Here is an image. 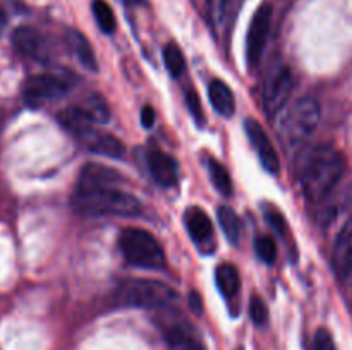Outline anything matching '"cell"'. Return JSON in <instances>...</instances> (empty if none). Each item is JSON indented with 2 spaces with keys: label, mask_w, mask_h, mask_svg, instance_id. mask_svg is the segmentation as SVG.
Instances as JSON below:
<instances>
[{
  "label": "cell",
  "mask_w": 352,
  "mask_h": 350,
  "mask_svg": "<svg viewBox=\"0 0 352 350\" xmlns=\"http://www.w3.org/2000/svg\"><path fill=\"white\" fill-rule=\"evenodd\" d=\"M217 216H219V223L222 226L223 233H226L227 240L237 246L241 239V220L237 213L230 206H220Z\"/></svg>",
  "instance_id": "obj_21"
},
{
  "label": "cell",
  "mask_w": 352,
  "mask_h": 350,
  "mask_svg": "<svg viewBox=\"0 0 352 350\" xmlns=\"http://www.w3.org/2000/svg\"><path fill=\"white\" fill-rule=\"evenodd\" d=\"M148 168L151 172V177L157 180V184L164 187H172L177 184L179 178V165L174 156L164 151H151L148 156Z\"/></svg>",
  "instance_id": "obj_14"
},
{
  "label": "cell",
  "mask_w": 352,
  "mask_h": 350,
  "mask_svg": "<svg viewBox=\"0 0 352 350\" xmlns=\"http://www.w3.org/2000/svg\"><path fill=\"white\" fill-rule=\"evenodd\" d=\"M12 45L23 57L43 60L47 55L45 36L33 26H19L12 33Z\"/></svg>",
  "instance_id": "obj_11"
},
{
  "label": "cell",
  "mask_w": 352,
  "mask_h": 350,
  "mask_svg": "<svg viewBox=\"0 0 352 350\" xmlns=\"http://www.w3.org/2000/svg\"><path fill=\"white\" fill-rule=\"evenodd\" d=\"M230 0H208L210 5V14H212V19L215 24H222L227 17V10H229Z\"/></svg>",
  "instance_id": "obj_29"
},
{
  "label": "cell",
  "mask_w": 352,
  "mask_h": 350,
  "mask_svg": "<svg viewBox=\"0 0 352 350\" xmlns=\"http://www.w3.org/2000/svg\"><path fill=\"white\" fill-rule=\"evenodd\" d=\"M113 297L117 304L126 307L162 309L174 304L177 292L165 281L151 278H129L120 281Z\"/></svg>",
  "instance_id": "obj_3"
},
{
  "label": "cell",
  "mask_w": 352,
  "mask_h": 350,
  "mask_svg": "<svg viewBox=\"0 0 352 350\" xmlns=\"http://www.w3.org/2000/svg\"><path fill=\"white\" fill-rule=\"evenodd\" d=\"M72 208L82 216H119V218H134L143 209L136 196L113 185L78 187L72 196Z\"/></svg>",
  "instance_id": "obj_2"
},
{
  "label": "cell",
  "mask_w": 352,
  "mask_h": 350,
  "mask_svg": "<svg viewBox=\"0 0 352 350\" xmlns=\"http://www.w3.org/2000/svg\"><path fill=\"white\" fill-rule=\"evenodd\" d=\"M164 335L170 350H203L196 331L182 319L165 323Z\"/></svg>",
  "instance_id": "obj_13"
},
{
  "label": "cell",
  "mask_w": 352,
  "mask_h": 350,
  "mask_svg": "<svg viewBox=\"0 0 352 350\" xmlns=\"http://www.w3.org/2000/svg\"><path fill=\"white\" fill-rule=\"evenodd\" d=\"M332 264L340 278H347L352 273V215L337 233L332 249Z\"/></svg>",
  "instance_id": "obj_10"
},
{
  "label": "cell",
  "mask_w": 352,
  "mask_h": 350,
  "mask_svg": "<svg viewBox=\"0 0 352 350\" xmlns=\"http://www.w3.org/2000/svg\"><path fill=\"white\" fill-rule=\"evenodd\" d=\"M91 10L95 14V19L98 23L100 30L103 33H113L117 27V21H116V14H113L112 7L105 2V0H93L91 3Z\"/></svg>",
  "instance_id": "obj_24"
},
{
  "label": "cell",
  "mask_w": 352,
  "mask_h": 350,
  "mask_svg": "<svg viewBox=\"0 0 352 350\" xmlns=\"http://www.w3.org/2000/svg\"><path fill=\"white\" fill-rule=\"evenodd\" d=\"M7 21H9V17H7L6 9H3V7H0V34H2V31L6 30Z\"/></svg>",
  "instance_id": "obj_33"
},
{
  "label": "cell",
  "mask_w": 352,
  "mask_h": 350,
  "mask_svg": "<svg viewBox=\"0 0 352 350\" xmlns=\"http://www.w3.org/2000/svg\"><path fill=\"white\" fill-rule=\"evenodd\" d=\"M250 314L256 326H265L268 323V307L260 295H253V297H251Z\"/></svg>",
  "instance_id": "obj_26"
},
{
  "label": "cell",
  "mask_w": 352,
  "mask_h": 350,
  "mask_svg": "<svg viewBox=\"0 0 352 350\" xmlns=\"http://www.w3.org/2000/svg\"><path fill=\"white\" fill-rule=\"evenodd\" d=\"M74 86V81L65 75L43 72V74L33 75L26 81L23 88V98L26 105L33 108H41L43 105L64 98Z\"/></svg>",
  "instance_id": "obj_6"
},
{
  "label": "cell",
  "mask_w": 352,
  "mask_h": 350,
  "mask_svg": "<svg viewBox=\"0 0 352 350\" xmlns=\"http://www.w3.org/2000/svg\"><path fill=\"white\" fill-rule=\"evenodd\" d=\"M189 309H191L196 316H199L203 312V299L199 297L198 292H191V294H189Z\"/></svg>",
  "instance_id": "obj_32"
},
{
  "label": "cell",
  "mask_w": 352,
  "mask_h": 350,
  "mask_svg": "<svg viewBox=\"0 0 352 350\" xmlns=\"http://www.w3.org/2000/svg\"><path fill=\"white\" fill-rule=\"evenodd\" d=\"M155 117H157V115H155L153 106L144 105L143 110H141V124H143V127H146V129H150V127H153Z\"/></svg>",
  "instance_id": "obj_31"
},
{
  "label": "cell",
  "mask_w": 352,
  "mask_h": 350,
  "mask_svg": "<svg viewBox=\"0 0 352 350\" xmlns=\"http://www.w3.org/2000/svg\"><path fill=\"white\" fill-rule=\"evenodd\" d=\"M65 43H67L69 50L72 51L76 60H78L86 71H98V60H96L95 50H93L89 40L81 33V31L74 30V27H69V30L65 31Z\"/></svg>",
  "instance_id": "obj_16"
},
{
  "label": "cell",
  "mask_w": 352,
  "mask_h": 350,
  "mask_svg": "<svg viewBox=\"0 0 352 350\" xmlns=\"http://www.w3.org/2000/svg\"><path fill=\"white\" fill-rule=\"evenodd\" d=\"M184 223L186 229H188V233L196 244L205 246V244L212 242L215 230H213V223L210 220V216L201 208L192 206V208L186 209Z\"/></svg>",
  "instance_id": "obj_15"
},
{
  "label": "cell",
  "mask_w": 352,
  "mask_h": 350,
  "mask_svg": "<svg viewBox=\"0 0 352 350\" xmlns=\"http://www.w3.org/2000/svg\"><path fill=\"white\" fill-rule=\"evenodd\" d=\"M79 108L89 119L91 124H105L110 119V108L107 100L103 98L100 93H91V95L86 96L81 103H79Z\"/></svg>",
  "instance_id": "obj_20"
},
{
  "label": "cell",
  "mask_w": 352,
  "mask_h": 350,
  "mask_svg": "<svg viewBox=\"0 0 352 350\" xmlns=\"http://www.w3.org/2000/svg\"><path fill=\"white\" fill-rule=\"evenodd\" d=\"M272 14H274V10H272L270 3H263V5L258 7L256 12L251 17L246 34V64L250 69L260 65L268 33H270Z\"/></svg>",
  "instance_id": "obj_7"
},
{
  "label": "cell",
  "mask_w": 352,
  "mask_h": 350,
  "mask_svg": "<svg viewBox=\"0 0 352 350\" xmlns=\"http://www.w3.org/2000/svg\"><path fill=\"white\" fill-rule=\"evenodd\" d=\"M208 96L215 112L222 117H232L236 113V98H234L232 89L222 79H213L208 86Z\"/></svg>",
  "instance_id": "obj_18"
},
{
  "label": "cell",
  "mask_w": 352,
  "mask_h": 350,
  "mask_svg": "<svg viewBox=\"0 0 352 350\" xmlns=\"http://www.w3.org/2000/svg\"><path fill=\"white\" fill-rule=\"evenodd\" d=\"M215 281L219 290L222 292L223 297L232 299L236 297L237 292L241 290V275L234 264L223 263L217 266L215 270Z\"/></svg>",
  "instance_id": "obj_19"
},
{
  "label": "cell",
  "mask_w": 352,
  "mask_h": 350,
  "mask_svg": "<svg viewBox=\"0 0 352 350\" xmlns=\"http://www.w3.org/2000/svg\"><path fill=\"white\" fill-rule=\"evenodd\" d=\"M294 89V74L287 65H278L272 71L263 86V106L267 115L274 117L287 103Z\"/></svg>",
  "instance_id": "obj_8"
},
{
  "label": "cell",
  "mask_w": 352,
  "mask_h": 350,
  "mask_svg": "<svg viewBox=\"0 0 352 350\" xmlns=\"http://www.w3.org/2000/svg\"><path fill=\"white\" fill-rule=\"evenodd\" d=\"M254 249H256L258 257L263 263H275V257H277V244H275V240L270 235L256 237V240H254Z\"/></svg>",
  "instance_id": "obj_25"
},
{
  "label": "cell",
  "mask_w": 352,
  "mask_h": 350,
  "mask_svg": "<svg viewBox=\"0 0 352 350\" xmlns=\"http://www.w3.org/2000/svg\"><path fill=\"white\" fill-rule=\"evenodd\" d=\"M164 62L172 78L177 79L186 72L184 54H182V50L175 43H167L164 47Z\"/></svg>",
  "instance_id": "obj_23"
},
{
  "label": "cell",
  "mask_w": 352,
  "mask_h": 350,
  "mask_svg": "<svg viewBox=\"0 0 352 350\" xmlns=\"http://www.w3.org/2000/svg\"><path fill=\"white\" fill-rule=\"evenodd\" d=\"M119 249L126 261L144 270L165 266V253L160 242L143 229H124L119 235Z\"/></svg>",
  "instance_id": "obj_5"
},
{
  "label": "cell",
  "mask_w": 352,
  "mask_h": 350,
  "mask_svg": "<svg viewBox=\"0 0 352 350\" xmlns=\"http://www.w3.org/2000/svg\"><path fill=\"white\" fill-rule=\"evenodd\" d=\"M186 105H188V110L192 119H195V122L198 126H203V122H205V113H203L201 102H199V96L195 89H188L186 91Z\"/></svg>",
  "instance_id": "obj_27"
},
{
  "label": "cell",
  "mask_w": 352,
  "mask_h": 350,
  "mask_svg": "<svg viewBox=\"0 0 352 350\" xmlns=\"http://www.w3.org/2000/svg\"><path fill=\"white\" fill-rule=\"evenodd\" d=\"M265 220H267L268 225H270L278 235H284L285 218L275 206H267V208H265Z\"/></svg>",
  "instance_id": "obj_28"
},
{
  "label": "cell",
  "mask_w": 352,
  "mask_h": 350,
  "mask_svg": "<svg viewBox=\"0 0 352 350\" xmlns=\"http://www.w3.org/2000/svg\"><path fill=\"white\" fill-rule=\"evenodd\" d=\"M82 139V143L88 146V150L91 153L100 154V156H109V158H122L126 153V148H124L122 141L117 139L113 134L109 132H98V130H93V127L82 130L81 134H78Z\"/></svg>",
  "instance_id": "obj_12"
},
{
  "label": "cell",
  "mask_w": 352,
  "mask_h": 350,
  "mask_svg": "<svg viewBox=\"0 0 352 350\" xmlns=\"http://www.w3.org/2000/svg\"><path fill=\"white\" fill-rule=\"evenodd\" d=\"M124 180L122 174L112 167L100 163H88L79 174L78 187H100V185H116Z\"/></svg>",
  "instance_id": "obj_17"
},
{
  "label": "cell",
  "mask_w": 352,
  "mask_h": 350,
  "mask_svg": "<svg viewBox=\"0 0 352 350\" xmlns=\"http://www.w3.org/2000/svg\"><path fill=\"white\" fill-rule=\"evenodd\" d=\"M322 119V106L313 96L299 98L285 113L280 124V137L289 150L305 146L316 132Z\"/></svg>",
  "instance_id": "obj_4"
},
{
  "label": "cell",
  "mask_w": 352,
  "mask_h": 350,
  "mask_svg": "<svg viewBox=\"0 0 352 350\" xmlns=\"http://www.w3.org/2000/svg\"><path fill=\"white\" fill-rule=\"evenodd\" d=\"M206 167H208L210 178H212V184L215 185L217 191L222 196L232 194V178H230L229 170L219 160H213V158L206 161Z\"/></svg>",
  "instance_id": "obj_22"
},
{
  "label": "cell",
  "mask_w": 352,
  "mask_h": 350,
  "mask_svg": "<svg viewBox=\"0 0 352 350\" xmlns=\"http://www.w3.org/2000/svg\"><path fill=\"white\" fill-rule=\"evenodd\" d=\"M244 130H246L251 146L254 148L258 158H260L261 167H263L268 174L277 175L278 172H280V160H278L277 151H275L274 144H272L270 137H268L263 126H261L258 120L248 119L246 122H244Z\"/></svg>",
  "instance_id": "obj_9"
},
{
  "label": "cell",
  "mask_w": 352,
  "mask_h": 350,
  "mask_svg": "<svg viewBox=\"0 0 352 350\" xmlns=\"http://www.w3.org/2000/svg\"><path fill=\"white\" fill-rule=\"evenodd\" d=\"M344 172H346V158L333 146L323 144L309 151L299 175L306 199L311 202H320L329 198L342 178Z\"/></svg>",
  "instance_id": "obj_1"
},
{
  "label": "cell",
  "mask_w": 352,
  "mask_h": 350,
  "mask_svg": "<svg viewBox=\"0 0 352 350\" xmlns=\"http://www.w3.org/2000/svg\"><path fill=\"white\" fill-rule=\"evenodd\" d=\"M313 350H337L336 342H333L332 335L329 329L320 328L315 333V340H313Z\"/></svg>",
  "instance_id": "obj_30"
}]
</instances>
